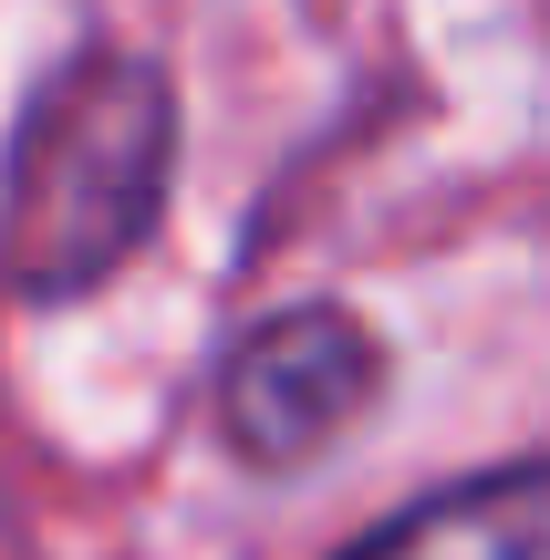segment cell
I'll list each match as a JSON object with an SVG mask.
<instances>
[{
	"mask_svg": "<svg viewBox=\"0 0 550 560\" xmlns=\"http://www.w3.org/2000/svg\"><path fill=\"white\" fill-rule=\"evenodd\" d=\"M166 177V104L145 73H83L42 104L11 187V260L32 291H73L145 229Z\"/></svg>",
	"mask_w": 550,
	"mask_h": 560,
	"instance_id": "obj_1",
	"label": "cell"
},
{
	"mask_svg": "<svg viewBox=\"0 0 550 560\" xmlns=\"http://www.w3.org/2000/svg\"><path fill=\"white\" fill-rule=\"evenodd\" d=\"M374 395V332L353 312H281L229 353L219 416L229 446L260 467H302L312 446H332Z\"/></svg>",
	"mask_w": 550,
	"mask_h": 560,
	"instance_id": "obj_2",
	"label": "cell"
},
{
	"mask_svg": "<svg viewBox=\"0 0 550 560\" xmlns=\"http://www.w3.org/2000/svg\"><path fill=\"white\" fill-rule=\"evenodd\" d=\"M353 560H550V457L499 467V478H468L447 499L406 509Z\"/></svg>",
	"mask_w": 550,
	"mask_h": 560,
	"instance_id": "obj_3",
	"label": "cell"
}]
</instances>
